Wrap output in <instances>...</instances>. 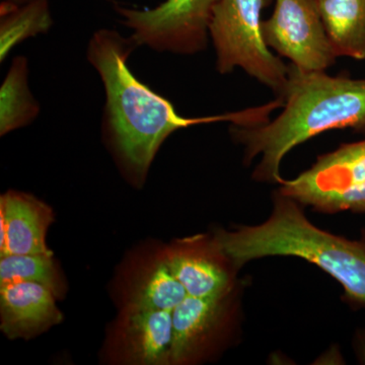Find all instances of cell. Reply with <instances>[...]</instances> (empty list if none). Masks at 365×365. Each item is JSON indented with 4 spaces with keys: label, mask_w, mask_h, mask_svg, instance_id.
<instances>
[{
    "label": "cell",
    "mask_w": 365,
    "mask_h": 365,
    "mask_svg": "<svg viewBox=\"0 0 365 365\" xmlns=\"http://www.w3.org/2000/svg\"><path fill=\"white\" fill-rule=\"evenodd\" d=\"M135 47L131 38L103 29L93 34L86 52L104 83L106 129L117 155L135 176H145L163 141L179 129L215 122L257 127L268 121L270 110L266 105L216 116H181L168 98L138 81L129 69L127 62Z\"/></svg>",
    "instance_id": "obj_1"
},
{
    "label": "cell",
    "mask_w": 365,
    "mask_h": 365,
    "mask_svg": "<svg viewBox=\"0 0 365 365\" xmlns=\"http://www.w3.org/2000/svg\"><path fill=\"white\" fill-rule=\"evenodd\" d=\"M282 100V112L273 121L230 128L235 141L244 146L247 165L260 157L253 172L255 181L280 184L283 158L319 134L346 128L365 132V79L304 72L289 64Z\"/></svg>",
    "instance_id": "obj_2"
},
{
    "label": "cell",
    "mask_w": 365,
    "mask_h": 365,
    "mask_svg": "<svg viewBox=\"0 0 365 365\" xmlns=\"http://www.w3.org/2000/svg\"><path fill=\"white\" fill-rule=\"evenodd\" d=\"M302 207L276 191L265 222L218 230L213 239L237 269L265 257L304 259L340 283L348 304L365 309V230L359 240L331 234L316 227Z\"/></svg>",
    "instance_id": "obj_3"
},
{
    "label": "cell",
    "mask_w": 365,
    "mask_h": 365,
    "mask_svg": "<svg viewBox=\"0 0 365 365\" xmlns=\"http://www.w3.org/2000/svg\"><path fill=\"white\" fill-rule=\"evenodd\" d=\"M272 0H218L209 24L216 54V69L227 74L241 68L282 98L289 66L266 43L262 11Z\"/></svg>",
    "instance_id": "obj_4"
},
{
    "label": "cell",
    "mask_w": 365,
    "mask_h": 365,
    "mask_svg": "<svg viewBox=\"0 0 365 365\" xmlns=\"http://www.w3.org/2000/svg\"><path fill=\"white\" fill-rule=\"evenodd\" d=\"M279 186L281 194L319 212L365 215V139L321 155L306 172L283 179Z\"/></svg>",
    "instance_id": "obj_5"
},
{
    "label": "cell",
    "mask_w": 365,
    "mask_h": 365,
    "mask_svg": "<svg viewBox=\"0 0 365 365\" xmlns=\"http://www.w3.org/2000/svg\"><path fill=\"white\" fill-rule=\"evenodd\" d=\"M218 0H165L151 9L116 6L136 46L158 52L193 55L207 46L209 24Z\"/></svg>",
    "instance_id": "obj_6"
},
{
    "label": "cell",
    "mask_w": 365,
    "mask_h": 365,
    "mask_svg": "<svg viewBox=\"0 0 365 365\" xmlns=\"http://www.w3.org/2000/svg\"><path fill=\"white\" fill-rule=\"evenodd\" d=\"M270 49L304 72L326 71L336 59L317 0H275L272 16L263 21Z\"/></svg>",
    "instance_id": "obj_7"
},
{
    "label": "cell",
    "mask_w": 365,
    "mask_h": 365,
    "mask_svg": "<svg viewBox=\"0 0 365 365\" xmlns=\"http://www.w3.org/2000/svg\"><path fill=\"white\" fill-rule=\"evenodd\" d=\"M163 259L189 297L220 299L235 292L239 269L218 248L215 239L199 235L184 240L168 250Z\"/></svg>",
    "instance_id": "obj_8"
},
{
    "label": "cell",
    "mask_w": 365,
    "mask_h": 365,
    "mask_svg": "<svg viewBox=\"0 0 365 365\" xmlns=\"http://www.w3.org/2000/svg\"><path fill=\"white\" fill-rule=\"evenodd\" d=\"M234 294L220 299L187 297L173 311L172 364L192 361L232 323Z\"/></svg>",
    "instance_id": "obj_9"
},
{
    "label": "cell",
    "mask_w": 365,
    "mask_h": 365,
    "mask_svg": "<svg viewBox=\"0 0 365 365\" xmlns=\"http://www.w3.org/2000/svg\"><path fill=\"white\" fill-rule=\"evenodd\" d=\"M1 329L7 337H30L62 321L49 288L30 281L0 284Z\"/></svg>",
    "instance_id": "obj_10"
},
{
    "label": "cell",
    "mask_w": 365,
    "mask_h": 365,
    "mask_svg": "<svg viewBox=\"0 0 365 365\" xmlns=\"http://www.w3.org/2000/svg\"><path fill=\"white\" fill-rule=\"evenodd\" d=\"M54 220L51 208L32 196L9 192L0 201V253L52 254L46 232Z\"/></svg>",
    "instance_id": "obj_11"
},
{
    "label": "cell",
    "mask_w": 365,
    "mask_h": 365,
    "mask_svg": "<svg viewBox=\"0 0 365 365\" xmlns=\"http://www.w3.org/2000/svg\"><path fill=\"white\" fill-rule=\"evenodd\" d=\"M126 359L139 364H172L173 312L128 304L119 325Z\"/></svg>",
    "instance_id": "obj_12"
},
{
    "label": "cell",
    "mask_w": 365,
    "mask_h": 365,
    "mask_svg": "<svg viewBox=\"0 0 365 365\" xmlns=\"http://www.w3.org/2000/svg\"><path fill=\"white\" fill-rule=\"evenodd\" d=\"M337 57L365 60V0H317Z\"/></svg>",
    "instance_id": "obj_13"
},
{
    "label": "cell",
    "mask_w": 365,
    "mask_h": 365,
    "mask_svg": "<svg viewBox=\"0 0 365 365\" xmlns=\"http://www.w3.org/2000/svg\"><path fill=\"white\" fill-rule=\"evenodd\" d=\"M0 91L1 135L31 123L39 114V105L29 88L28 61L25 57L14 60Z\"/></svg>",
    "instance_id": "obj_14"
},
{
    "label": "cell",
    "mask_w": 365,
    "mask_h": 365,
    "mask_svg": "<svg viewBox=\"0 0 365 365\" xmlns=\"http://www.w3.org/2000/svg\"><path fill=\"white\" fill-rule=\"evenodd\" d=\"M188 297L182 283L170 272L163 259L148 268L132 292L133 306L173 312Z\"/></svg>",
    "instance_id": "obj_15"
},
{
    "label": "cell",
    "mask_w": 365,
    "mask_h": 365,
    "mask_svg": "<svg viewBox=\"0 0 365 365\" xmlns=\"http://www.w3.org/2000/svg\"><path fill=\"white\" fill-rule=\"evenodd\" d=\"M51 24L47 0H34L25 4L2 1L1 60L20 41L46 32Z\"/></svg>",
    "instance_id": "obj_16"
},
{
    "label": "cell",
    "mask_w": 365,
    "mask_h": 365,
    "mask_svg": "<svg viewBox=\"0 0 365 365\" xmlns=\"http://www.w3.org/2000/svg\"><path fill=\"white\" fill-rule=\"evenodd\" d=\"M14 281H30L49 288L55 297H61L63 285L52 260V254H6L0 260V284Z\"/></svg>",
    "instance_id": "obj_17"
},
{
    "label": "cell",
    "mask_w": 365,
    "mask_h": 365,
    "mask_svg": "<svg viewBox=\"0 0 365 365\" xmlns=\"http://www.w3.org/2000/svg\"><path fill=\"white\" fill-rule=\"evenodd\" d=\"M353 347H354L355 354H356L359 364H365V327L357 331Z\"/></svg>",
    "instance_id": "obj_18"
},
{
    "label": "cell",
    "mask_w": 365,
    "mask_h": 365,
    "mask_svg": "<svg viewBox=\"0 0 365 365\" xmlns=\"http://www.w3.org/2000/svg\"><path fill=\"white\" fill-rule=\"evenodd\" d=\"M2 1L11 2V4H25L28 2L34 1V0H2Z\"/></svg>",
    "instance_id": "obj_19"
}]
</instances>
